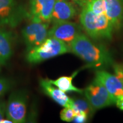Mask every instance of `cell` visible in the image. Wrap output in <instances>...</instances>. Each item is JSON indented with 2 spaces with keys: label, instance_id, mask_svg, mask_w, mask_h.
<instances>
[{
  "label": "cell",
  "instance_id": "cell-1",
  "mask_svg": "<svg viewBox=\"0 0 123 123\" xmlns=\"http://www.w3.org/2000/svg\"><path fill=\"white\" fill-rule=\"evenodd\" d=\"M68 45L71 53L86 62L89 67L101 68L113 64L110 51L104 46L95 43L82 33Z\"/></svg>",
  "mask_w": 123,
  "mask_h": 123
},
{
  "label": "cell",
  "instance_id": "cell-2",
  "mask_svg": "<svg viewBox=\"0 0 123 123\" xmlns=\"http://www.w3.org/2000/svg\"><path fill=\"white\" fill-rule=\"evenodd\" d=\"M68 53H71L68 44L55 38L47 37L42 44L27 51L26 59L31 64H36Z\"/></svg>",
  "mask_w": 123,
  "mask_h": 123
},
{
  "label": "cell",
  "instance_id": "cell-3",
  "mask_svg": "<svg viewBox=\"0 0 123 123\" xmlns=\"http://www.w3.org/2000/svg\"><path fill=\"white\" fill-rule=\"evenodd\" d=\"M28 16V11L17 0H0V27L13 28Z\"/></svg>",
  "mask_w": 123,
  "mask_h": 123
},
{
  "label": "cell",
  "instance_id": "cell-4",
  "mask_svg": "<svg viewBox=\"0 0 123 123\" xmlns=\"http://www.w3.org/2000/svg\"><path fill=\"white\" fill-rule=\"evenodd\" d=\"M27 101L28 94L25 90H17L12 92L6 103L7 119L14 123H25Z\"/></svg>",
  "mask_w": 123,
  "mask_h": 123
},
{
  "label": "cell",
  "instance_id": "cell-5",
  "mask_svg": "<svg viewBox=\"0 0 123 123\" xmlns=\"http://www.w3.org/2000/svg\"><path fill=\"white\" fill-rule=\"evenodd\" d=\"M84 93L95 111L112 105L116 103V100L96 78L86 87Z\"/></svg>",
  "mask_w": 123,
  "mask_h": 123
},
{
  "label": "cell",
  "instance_id": "cell-6",
  "mask_svg": "<svg viewBox=\"0 0 123 123\" xmlns=\"http://www.w3.org/2000/svg\"><path fill=\"white\" fill-rule=\"evenodd\" d=\"M49 22L31 21L22 30V36L27 51L42 44L48 37Z\"/></svg>",
  "mask_w": 123,
  "mask_h": 123
},
{
  "label": "cell",
  "instance_id": "cell-7",
  "mask_svg": "<svg viewBox=\"0 0 123 123\" xmlns=\"http://www.w3.org/2000/svg\"><path fill=\"white\" fill-rule=\"evenodd\" d=\"M81 30L82 27L79 25L70 21L53 22L49 30L48 37L55 38L69 44L81 33Z\"/></svg>",
  "mask_w": 123,
  "mask_h": 123
},
{
  "label": "cell",
  "instance_id": "cell-8",
  "mask_svg": "<svg viewBox=\"0 0 123 123\" xmlns=\"http://www.w3.org/2000/svg\"><path fill=\"white\" fill-rule=\"evenodd\" d=\"M56 0H30L28 18L31 21L50 23Z\"/></svg>",
  "mask_w": 123,
  "mask_h": 123
},
{
  "label": "cell",
  "instance_id": "cell-9",
  "mask_svg": "<svg viewBox=\"0 0 123 123\" xmlns=\"http://www.w3.org/2000/svg\"><path fill=\"white\" fill-rule=\"evenodd\" d=\"M95 78L100 81L115 100L123 96V84L115 75L104 70H98L95 73Z\"/></svg>",
  "mask_w": 123,
  "mask_h": 123
},
{
  "label": "cell",
  "instance_id": "cell-10",
  "mask_svg": "<svg viewBox=\"0 0 123 123\" xmlns=\"http://www.w3.org/2000/svg\"><path fill=\"white\" fill-rule=\"evenodd\" d=\"M14 42V34L4 27H0V66L5 65L12 58Z\"/></svg>",
  "mask_w": 123,
  "mask_h": 123
},
{
  "label": "cell",
  "instance_id": "cell-11",
  "mask_svg": "<svg viewBox=\"0 0 123 123\" xmlns=\"http://www.w3.org/2000/svg\"><path fill=\"white\" fill-rule=\"evenodd\" d=\"M77 10L73 3L68 0H56L54 6L51 22L71 21L76 16Z\"/></svg>",
  "mask_w": 123,
  "mask_h": 123
},
{
  "label": "cell",
  "instance_id": "cell-12",
  "mask_svg": "<svg viewBox=\"0 0 123 123\" xmlns=\"http://www.w3.org/2000/svg\"><path fill=\"white\" fill-rule=\"evenodd\" d=\"M39 84L44 93L56 103L63 107H73V99H70L65 92L51 83L49 79H41Z\"/></svg>",
  "mask_w": 123,
  "mask_h": 123
},
{
  "label": "cell",
  "instance_id": "cell-13",
  "mask_svg": "<svg viewBox=\"0 0 123 123\" xmlns=\"http://www.w3.org/2000/svg\"><path fill=\"white\" fill-rule=\"evenodd\" d=\"M80 14V22L81 27L88 36L93 40H98L97 34V15L83 3Z\"/></svg>",
  "mask_w": 123,
  "mask_h": 123
},
{
  "label": "cell",
  "instance_id": "cell-14",
  "mask_svg": "<svg viewBox=\"0 0 123 123\" xmlns=\"http://www.w3.org/2000/svg\"><path fill=\"white\" fill-rule=\"evenodd\" d=\"M105 14L110 19L115 30L123 26V5L121 0H104Z\"/></svg>",
  "mask_w": 123,
  "mask_h": 123
},
{
  "label": "cell",
  "instance_id": "cell-15",
  "mask_svg": "<svg viewBox=\"0 0 123 123\" xmlns=\"http://www.w3.org/2000/svg\"><path fill=\"white\" fill-rule=\"evenodd\" d=\"M113 30V25L105 13L97 15L98 40H111Z\"/></svg>",
  "mask_w": 123,
  "mask_h": 123
},
{
  "label": "cell",
  "instance_id": "cell-16",
  "mask_svg": "<svg viewBox=\"0 0 123 123\" xmlns=\"http://www.w3.org/2000/svg\"><path fill=\"white\" fill-rule=\"evenodd\" d=\"M78 71L74 73L71 76H63L59 77L58 79L55 80L49 79L50 82L53 85L56 86L60 90L64 92H75L79 93H83L84 90L80 88H77L73 85V80L74 78L78 75Z\"/></svg>",
  "mask_w": 123,
  "mask_h": 123
},
{
  "label": "cell",
  "instance_id": "cell-17",
  "mask_svg": "<svg viewBox=\"0 0 123 123\" xmlns=\"http://www.w3.org/2000/svg\"><path fill=\"white\" fill-rule=\"evenodd\" d=\"M72 108L75 114L79 112H84L88 115V117L91 116L92 113L95 111L86 98L73 99V105Z\"/></svg>",
  "mask_w": 123,
  "mask_h": 123
},
{
  "label": "cell",
  "instance_id": "cell-18",
  "mask_svg": "<svg viewBox=\"0 0 123 123\" xmlns=\"http://www.w3.org/2000/svg\"><path fill=\"white\" fill-rule=\"evenodd\" d=\"M83 3L86 5L87 7L96 15L105 13L104 0H84Z\"/></svg>",
  "mask_w": 123,
  "mask_h": 123
},
{
  "label": "cell",
  "instance_id": "cell-19",
  "mask_svg": "<svg viewBox=\"0 0 123 123\" xmlns=\"http://www.w3.org/2000/svg\"><path fill=\"white\" fill-rule=\"evenodd\" d=\"M13 82L5 78H0V99L12 88Z\"/></svg>",
  "mask_w": 123,
  "mask_h": 123
},
{
  "label": "cell",
  "instance_id": "cell-20",
  "mask_svg": "<svg viewBox=\"0 0 123 123\" xmlns=\"http://www.w3.org/2000/svg\"><path fill=\"white\" fill-rule=\"evenodd\" d=\"M75 115V112L73 108L64 107L60 113V117L62 120L66 122H70L73 120Z\"/></svg>",
  "mask_w": 123,
  "mask_h": 123
},
{
  "label": "cell",
  "instance_id": "cell-21",
  "mask_svg": "<svg viewBox=\"0 0 123 123\" xmlns=\"http://www.w3.org/2000/svg\"><path fill=\"white\" fill-rule=\"evenodd\" d=\"M115 74L119 78L123 86V63L113 64Z\"/></svg>",
  "mask_w": 123,
  "mask_h": 123
},
{
  "label": "cell",
  "instance_id": "cell-22",
  "mask_svg": "<svg viewBox=\"0 0 123 123\" xmlns=\"http://www.w3.org/2000/svg\"><path fill=\"white\" fill-rule=\"evenodd\" d=\"M88 118V116L86 113L84 112H79V113L75 114L73 121L75 123H86L87 121Z\"/></svg>",
  "mask_w": 123,
  "mask_h": 123
},
{
  "label": "cell",
  "instance_id": "cell-23",
  "mask_svg": "<svg viewBox=\"0 0 123 123\" xmlns=\"http://www.w3.org/2000/svg\"><path fill=\"white\" fill-rule=\"evenodd\" d=\"M6 103L4 100H0V123L4 119V116L6 115Z\"/></svg>",
  "mask_w": 123,
  "mask_h": 123
},
{
  "label": "cell",
  "instance_id": "cell-24",
  "mask_svg": "<svg viewBox=\"0 0 123 123\" xmlns=\"http://www.w3.org/2000/svg\"><path fill=\"white\" fill-rule=\"evenodd\" d=\"M115 104L116 105L117 107L119 108L120 110L123 111V96L117 98Z\"/></svg>",
  "mask_w": 123,
  "mask_h": 123
},
{
  "label": "cell",
  "instance_id": "cell-25",
  "mask_svg": "<svg viewBox=\"0 0 123 123\" xmlns=\"http://www.w3.org/2000/svg\"><path fill=\"white\" fill-rule=\"evenodd\" d=\"M71 1H74L75 2H77L80 5H81L82 4V3L84 2V0H71Z\"/></svg>",
  "mask_w": 123,
  "mask_h": 123
},
{
  "label": "cell",
  "instance_id": "cell-26",
  "mask_svg": "<svg viewBox=\"0 0 123 123\" xmlns=\"http://www.w3.org/2000/svg\"><path fill=\"white\" fill-rule=\"evenodd\" d=\"M121 2H122V4L123 5V0H121Z\"/></svg>",
  "mask_w": 123,
  "mask_h": 123
},
{
  "label": "cell",
  "instance_id": "cell-27",
  "mask_svg": "<svg viewBox=\"0 0 123 123\" xmlns=\"http://www.w3.org/2000/svg\"><path fill=\"white\" fill-rule=\"evenodd\" d=\"M0 70H1V69H0Z\"/></svg>",
  "mask_w": 123,
  "mask_h": 123
}]
</instances>
